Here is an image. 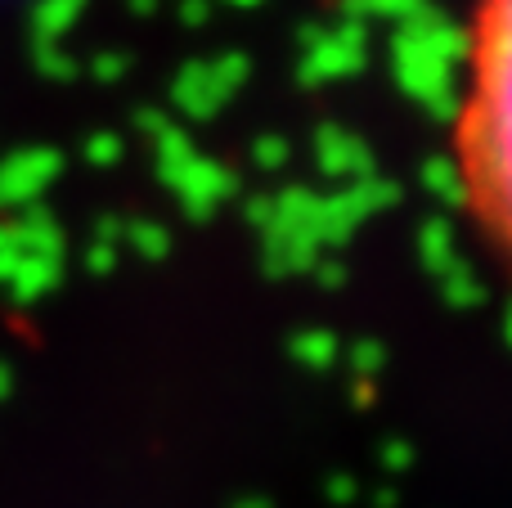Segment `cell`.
<instances>
[{
	"mask_svg": "<svg viewBox=\"0 0 512 508\" xmlns=\"http://www.w3.org/2000/svg\"><path fill=\"white\" fill-rule=\"evenodd\" d=\"M512 0H472L468 72L454 108V180L490 257L512 234Z\"/></svg>",
	"mask_w": 512,
	"mask_h": 508,
	"instance_id": "1",
	"label": "cell"
}]
</instances>
